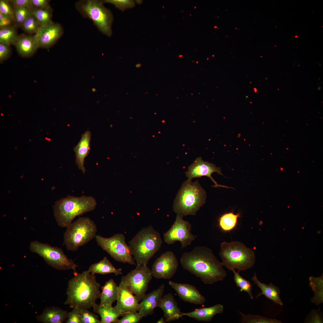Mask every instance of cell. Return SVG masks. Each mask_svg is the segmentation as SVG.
<instances>
[{
  "instance_id": "cell-1",
  "label": "cell",
  "mask_w": 323,
  "mask_h": 323,
  "mask_svg": "<svg viewBox=\"0 0 323 323\" xmlns=\"http://www.w3.org/2000/svg\"><path fill=\"white\" fill-rule=\"evenodd\" d=\"M185 270L200 278L205 284H212L223 281L227 273L211 249L205 246L195 247L184 252L180 260Z\"/></svg>"
},
{
  "instance_id": "cell-2",
  "label": "cell",
  "mask_w": 323,
  "mask_h": 323,
  "mask_svg": "<svg viewBox=\"0 0 323 323\" xmlns=\"http://www.w3.org/2000/svg\"><path fill=\"white\" fill-rule=\"evenodd\" d=\"M74 276L68 281L66 291L67 298L64 302L70 308L89 309L100 298V284L95 275L87 270L80 273L74 272Z\"/></svg>"
},
{
  "instance_id": "cell-3",
  "label": "cell",
  "mask_w": 323,
  "mask_h": 323,
  "mask_svg": "<svg viewBox=\"0 0 323 323\" xmlns=\"http://www.w3.org/2000/svg\"><path fill=\"white\" fill-rule=\"evenodd\" d=\"M95 199L91 196H68L56 201L53 207L54 215L58 226L66 228L77 216L94 210Z\"/></svg>"
},
{
  "instance_id": "cell-4",
  "label": "cell",
  "mask_w": 323,
  "mask_h": 323,
  "mask_svg": "<svg viewBox=\"0 0 323 323\" xmlns=\"http://www.w3.org/2000/svg\"><path fill=\"white\" fill-rule=\"evenodd\" d=\"M162 243L160 233L151 226L142 228L129 242L136 266H147Z\"/></svg>"
},
{
  "instance_id": "cell-5",
  "label": "cell",
  "mask_w": 323,
  "mask_h": 323,
  "mask_svg": "<svg viewBox=\"0 0 323 323\" xmlns=\"http://www.w3.org/2000/svg\"><path fill=\"white\" fill-rule=\"evenodd\" d=\"M206 194L198 181L184 182L174 200L173 211L183 216L195 215L205 202Z\"/></svg>"
},
{
  "instance_id": "cell-6",
  "label": "cell",
  "mask_w": 323,
  "mask_h": 323,
  "mask_svg": "<svg viewBox=\"0 0 323 323\" xmlns=\"http://www.w3.org/2000/svg\"><path fill=\"white\" fill-rule=\"evenodd\" d=\"M219 255L223 266L229 270L246 271L252 268L255 262L254 252L238 241L222 243Z\"/></svg>"
},
{
  "instance_id": "cell-7",
  "label": "cell",
  "mask_w": 323,
  "mask_h": 323,
  "mask_svg": "<svg viewBox=\"0 0 323 323\" xmlns=\"http://www.w3.org/2000/svg\"><path fill=\"white\" fill-rule=\"evenodd\" d=\"M63 234V243L68 251H75L96 236L97 227L88 217H80L66 228Z\"/></svg>"
},
{
  "instance_id": "cell-8",
  "label": "cell",
  "mask_w": 323,
  "mask_h": 323,
  "mask_svg": "<svg viewBox=\"0 0 323 323\" xmlns=\"http://www.w3.org/2000/svg\"><path fill=\"white\" fill-rule=\"evenodd\" d=\"M76 7L84 16L91 19L103 33L108 36L112 35V15L110 11L104 6L103 1H80L77 4Z\"/></svg>"
},
{
  "instance_id": "cell-9",
  "label": "cell",
  "mask_w": 323,
  "mask_h": 323,
  "mask_svg": "<svg viewBox=\"0 0 323 323\" xmlns=\"http://www.w3.org/2000/svg\"><path fill=\"white\" fill-rule=\"evenodd\" d=\"M29 249L42 257L48 265L56 269H72L75 272L78 266L67 257L62 249L57 247L34 240L30 243Z\"/></svg>"
},
{
  "instance_id": "cell-10",
  "label": "cell",
  "mask_w": 323,
  "mask_h": 323,
  "mask_svg": "<svg viewBox=\"0 0 323 323\" xmlns=\"http://www.w3.org/2000/svg\"><path fill=\"white\" fill-rule=\"evenodd\" d=\"M95 238L97 245L115 260L125 263L135 265L130 247L126 243L123 234H117L110 237L98 235Z\"/></svg>"
},
{
  "instance_id": "cell-11",
  "label": "cell",
  "mask_w": 323,
  "mask_h": 323,
  "mask_svg": "<svg viewBox=\"0 0 323 323\" xmlns=\"http://www.w3.org/2000/svg\"><path fill=\"white\" fill-rule=\"evenodd\" d=\"M153 275L147 266H136L126 275L122 277V282L140 302L146 294Z\"/></svg>"
},
{
  "instance_id": "cell-12",
  "label": "cell",
  "mask_w": 323,
  "mask_h": 323,
  "mask_svg": "<svg viewBox=\"0 0 323 323\" xmlns=\"http://www.w3.org/2000/svg\"><path fill=\"white\" fill-rule=\"evenodd\" d=\"M183 216L177 214L173 224L170 229L164 234V241L167 244L180 242L182 249L191 244L196 237L191 232V225L183 220Z\"/></svg>"
},
{
  "instance_id": "cell-13",
  "label": "cell",
  "mask_w": 323,
  "mask_h": 323,
  "mask_svg": "<svg viewBox=\"0 0 323 323\" xmlns=\"http://www.w3.org/2000/svg\"><path fill=\"white\" fill-rule=\"evenodd\" d=\"M178 266L176 256L173 252L167 251L155 260L151 270L152 274L157 279H170L175 274Z\"/></svg>"
},
{
  "instance_id": "cell-14",
  "label": "cell",
  "mask_w": 323,
  "mask_h": 323,
  "mask_svg": "<svg viewBox=\"0 0 323 323\" xmlns=\"http://www.w3.org/2000/svg\"><path fill=\"white\" fill-rule=\"evenodd\" d=\"M188 169V170L185 172V174L188 178V180H191L193 178L206 176L209 178L214 183L215 187L228 188L218 184L211 176L212 174L214 172L223 175L221 173V168L217 167L212 163L204 161L201 157L197 158L189 166Z\"/></svg>"
},
{
  "instance_id": "cell-15",
  "label": "cell",
  "mask_w": 323,
  "mask_h": 323,
  "mask_svg": "<svg viewBox=\"0 0 323 323\" xmlns=\"http://www.w3.org/2000/svg\"><path fill=\"white\" fill-rule=\"evenodd\" d=\"M169 284L176 291L180 298L185 301L195 304L202 305L206 301L205 298L193 285L176 283L171 281H169Z\"/></svg>"
},
{
  "instance_id": "cell-16",
  "label": "cell",
  "mask_w": 323,
  "mask_h": 323,
  "mask_svg": "<svg viewBox=\"0 0 323 323\" xmlns=\"http://www.w3.org/2000/svg\"><path fill=\"white\" fill-rule=\"evenodd\" d=\"M63 33L61 25L53 22L48 25L40 27L34 35L39 47L48 48L54 44Z\"/></svg>"
},
{
  "instance_id": "cell-17",
  "label": "cell",
  "mask_w": 323,
  "mask_h": 323,
  "mask_svg": "<svg viewBox=\"0 0 323 323\" xmlns=\"http://www.w3.org/2000/svg\"><path fill=\"white\" fill-rule=\"evenodd\" d=\"M115 306L121 312L138 311L140 308L136 297L127 287L121 281L118 285V297Z\"/></svg>"
},
{
  "instance_id": "cell-18",
  "label": "cell",
  "mask_w": 323,
  "mask_h": 323,
  "mask_svg": "<svg viewBox=\"0 0 323 323\" xmlns=\"http://www.w3.org/2000/svg\"><path fill=\"white\" fill-rule=\"evenodd\" d=\"M165 285L162 284L157 289L145 294L140 303L138 313L143 317H146L154 313L155 309L163 296Z\"/></svg>"
},
{
  "instance_id": "cell-19",
  "label": "cell",
  "mask_w": 323,
  "mask_h": 323,
  "mask_svg": "<svg viewBox=\"0 0 323 323\" xmlns=\"http://www.w3.org/2000/svg\"><path fill=\"white\" fill-rule=\"evenodd\" d=\"M164 313L166 322L176 320L183 316L173 295L170 293L166 294L161 299L158 305Z\"/></svg>"
},
{
  "instance_id": "cell-20",
  "label": "cell",
  "mask_w": 323,
  "mask_h": 323,
  "mask_svg": "<svg viewBox=\"0 0 323 323\" xmlns=\"http://www.w3.org/2000/svg\"><path fill=\"white\" fill-rule=\"evenodd\" d=\"M14 45L18 53L24 57L32 56L39 47L34 35L24 34L19 35Z\"/></svg>"
},
{
  "instance_id": "cell-21",
  "label": "cell",
  "mask_w": 323,
  "mask_h": 323,
  "mask_svg": "<svg viewBox=\"0 0 323 323\" xmlns=\"http://www.w3.org/2000/svg\"><path fill=\"white\" fill-rule=\"evenodd\" d=\"M91 135L89 131H86L81 136V139L74 148L75 153V162L79 169L84 173L86 169L84 166L85 158L90 151V142Z\"/></svg>"
},
{
  "instance_id": "cell-22",
  "label": "cell",
  "mask_w": 323,
  "mask_h": 323,
  "mask_svg": "<svg viewBox=\"0 0 323 323\" xmlns=\"http://www.w3.org/2000/svg\"><path fill=\"white\" fill-rule=\"evenodd\" d=\"M223 306L220 304L213 306L201 308L193 311L186 313H182V316H186L198 321L208 322L211 321L216 315L223 313Z\"/></svg>"
},
{
  "instance_id": "cell-23",
  "label": "cell",
  "mask_w": 323,
  "mask_h": 323,
  "mask_svg": "<svg viewBox=\"0 0 323 323\" xmlns=\"http://www.w3.org/2000/svg\"><path fill=\"white\" fill-rule=\"evenodd\" d=\"M68 313L58 307H47L37 316V320L44 323H62L67 319Z\"/></svg>"
},
{
  "instance_id": "cell-24",
  "label": "cell",
  "mask_w": 323,
  "mask_h": 323,
  "mask_svg": "<svg viewBox=\"0 0 323 323\" xmlns=\"http://www.w3.org/2000/svg\"><path fill=\"white\" fill-rule=\"evenodd\" d=\"M251 280L261 290V292L256 296V299L262 295L272 301L275 304L282 306L283 303L280 297V290L279 288L273 285L272 283L266 284L262 283L258 279L255 272Z\"/></svg>"
},
{
  "instance_id": "cell-25",
  "label": "cell",
  "mask_w": 323,
  "mask_h": 323,
  "mask_svg": "<svg viewBox=\"0 0 323 323\" xmlns=\"http://www.w3.org/2000/svg\"><path fill=\"white\" fill-rule=\"evenodd\" d=\"M94 312L99 314L101 317V323H113L124 313L115 307L108 305L95 304L92 307Z\"/></svg>"
},
{
  "instance_id": "cell-26",
  "label": "cell",
  "mask_w": 323,
  "mask_h": 323,
  "mask_svg": "<svg viewBox=\"0 0 323 323\" xmlns=\"http://www.w3.org/2000/svg\"><path fill=\"white\" fill-rule=\"evenodd\" d=\"M102 290L100 298L101 305H112L117 300L118 294V286L112 279L106 281L101 287Z\"/></svg>"
},
{
  "instance_id": "cell-27",
  "label": "cell",
  "mask_w": 323,
  "mask_h": 323,
  "mask_svg": "<svg viewBox=\"0 0 323 323\" xmlns=\"http://www.w3.org/2000/svg\"><path fill=\"white\" fill-rule=\"evenodd\" d=\"M88 270L94 275L95 274L105 275L113 273L117 276L123 274L122 269H116L106 257L99 262L91 265Z\"/></svg>"
},
{
  "instance_id": "cell-28",
  "label": "cell",
  "mask_w": 323,
  "mask_h": 323,
  "mask_svg": "<svg viewBox=\"0 0 323 323\" xmlns=\"http://www.w3.org/2000/svg\"><path fill=\"white\" fill-rule=\"evenodd\" d=\"M309 280L310 286L314 292L311 301L316 305H319L323 303V274L317 277L310 276Z\"/></svg>"
},
{
  "instance_id": "cell-29",
  "label": "cell",
  "mask_w": 323,
  "mask_h": 323,
  "mask_svg": "<svg viewBox=\"0 0 323 323\" xmlns=\"http://www.w3.org/2000/svg\"><path fill=\"white\" fill-rule=\"evenodd\" d=\"M240 214H235L233 212L225 213L222 215L219 220V224L220 228L223 231H230L236 226Z\"/></svg>"
},
{
  "instance_id": "cell-30",
  "label": "cell",
  "mask_w": 323,
  "mask_h": 323,
  "mask_svg": "<svg viewBox=\"0 0 323 323\" xmlns=\"http://www.w3.org/2000/svg\"><path fill=\"white\" fill-rule=\"evenodd\" d=\"M14 25L0 28V43L9 45L15 44L19 36Z\"/></svg>"
},
{
  "instance_id": "cell-31",
  "label": "cell",
  "mask_w": 323,
  "mask_h": 323,
  "mask_svg": "<svg viewBox=\"0 0 323 323\" xmlns=\"http://www.w3.org/2000/svg\"><path fill=\"white\" fill-rule=\"evenodd\" d=\"M31 10L32 15L41 27L48 25L53 22L51 19L53 10L51 7L46 9L34 8Z\"/></svg>"
},
{
  "instance_id": "cell-32",
  "label": "cell",
  "mask_w": 323,
  "mask_h": 323,
  "mask_svg": "<svg viewBox=\"0 0 323 323\" xmlns=\"http://www.w3.org/2000/svg\"><path fill=\"white\" fill-rule=\"evenodd\" d=\"M231 271L234 274V280L237 287L240 288V292H247L251 299L253 298L252 293V284L248 280L242 277L240 274V271L237 272L235 269Z\"/></svg>"
},
{
  "instance_id": "cell-33",
  "label": "cell",
  "mask_w": 323,
  "mask_h": 323,
  "mask_svg": "<svg viewBox=\"0 0 323 323\" xmlns=\"http://www.w3.org/2000/svg\"><path fill=\"white\" fill-rule=\"evenodd\" d=\"M242 316L240 320L242 323H281L282 322L276 319L268 318L260 316L249 314L246 315L239 311Z\"/></svg>"
},
{
  "instance_id": "cell-34",
  "label": "cell",
  "mask_w": 323,
  "mask_h": 323,
  "mask_svg": "<svg viewBox=\"0 0 323 323\" xmlns=\"http://www.w3.org/2000/svg\"><path fill=\"white\" fill-rule=\"evenodd\" d=\"M40 27L39 23L32 14L28 17L20 26L23 31L30 34L36 33Z\"/></svg>"
},
{
  "instance_id": "cell-35",
  "label": "cell",
  "mask_w": 323,
  "mask_h": 323,
  "mask_svg": "<svg viewBox=\"0 0 323 323\" xmlns=\"http://www.w3.org/2000/svg\"><path fill=\"white\" fill-rule=\"evenodd\" d=\"M13 9L14 19L17 26L20 27L22 23L32 14V9L26 8H13Z\"/></svg>"
},
{
  "instance_id": "cell-36",
  "label": "cell",
  "mask_w": 323,
  "mask_h": 323,
  "mask_svg": "<svg viewBox=\"0 0 323 323\" xmlns=\"http://www.w3.org/2000/svg\"><path fill=\"white\" fill-rule=\"evenodd\" d=\"M122 316L121 319H117L114 323H137L144 317L137 311L124 313Z\"/></svg>"
},
{
  "instance_id": "cell-37",
  "label": "cell",
  "mask_w": 323,
  "mask_h": 323,
  "mask_svg": "<svg viewBox=\"0 0 323 323\" xmlns=\"http://www.w3.org/2000/svg\"><path fill=\"white\" fill-rule=\"evenodd\" d=\"M79 310L83 323H101L98 316L88 309L79 308Z\"/></svg>"
},
{
  "instance_id": "cell-38",
  "label": "cell",
  "mask_w": 323,
  "mask_h": 323,
  "mask_svg": "<svg viewBox=\"0 0 323 323\" xmlns=\"http://www.w3.org/2000/svg\"><path fill=\"white\" fill-rule=\"evenodd\" d=\"M103 2L112 4L122 11L127 8L133 7L135 4V1L133 0H106Z\"/></svg>"
},
{
  "instance_id": "cell-39",
  "label": "cell",
  "mask_w": 323,
  "mask_h": 323,
  "mask_svg": "<svg viewBox=\"0 0 323 323\" xmlns=\"http://www.w3.org/2000/svg\"><path fill=\"white\" fill-rule=\"evenodd\" d=\"M0 13L15 20L13 8L9 0H0Z\"/></svg>"
},
{
  "instance_id": "cell-40",
  "label": "cell",
  "mask_w": 323,
  "mask_h": 323,
  "mask_svg": "<svg viewBox=\"0 0 323 323\" xmlns=\"http://www.w3.org/2000/svg\"><path fill=\"white\" fill-rule=\"evenodd\" d=\"M322 313L319 308L317 310L313 309L307 317L304 323H323Z\"/></svg>"
},
{
  "instance_id": "cell-41",
  "label": "cell",
  "mask_w": 323,
  "mask_h": 323,
  "mask_svg": "<svg viewBox=\"0 0 323 323\" xmlns=\"http://www.w3.org/2000/svg\"><path fill=\"white\" fill-rule=\"evenodd\" d=\"M66 323H83L79 310V308L75 307L70 312L68 313Z\"/></svg>"
},
{
  "instance_id": "cell-42",
  "label": "cell",
  "mask_w": 323,
  "mask_h": 323,
  "mask_svg": "<svg viewBox=\"0 0 323 323\" xmlns=\"http://www.w3.org/2000/svg\"><path fill=\"white\" fill-rule=\"evenodd\" d=\"M9 1L13 8H26L31 9L34 8L31 0H10Z\"/></svg>"
},
{
  "instance_id": "cell-43",
  "label": "cell",
  "mask_w": 323,
  "mask_h": 323,
  "mask_svg": "<svg viewBox=\"0 0 323 323\" xmlns=\"http://www.w3.org/2000/svg\"><path fill=\"white\" fill-rule=\"evenodd\" d=\"M11 53L10 45L0 43V62L1 63L7 59Z\"/></svg>"
},
{
  "instance_id": "cell-44",
  "label": "cell",
  "mask_w": 323,
  "mask_h": 323,
  "mask_svg": "<svg viewBox=\"0 0 323 323\" xmlns=\"http://www.w3.org/2000/svg\"><path fill=\"white\" fill-rule=\"evenodd\" d=\"M14 25H16L14 19L0 13V28Z\"/></svg>"
},
{
  "instance_id": "cell-45",
  "label": "cell",
  "mask_w": 323,
  "mask_h": 323,
  "mask_svg": "<svg viewBox=\"0 0 323 323\" xmlns=\"http://www.w3.org/2000/svg\"><path fill=\"white\" fill-rule=\"evenodd\" d=\"M34 8L46 9L51 7L49 1L47 0H31Z\"/></svg>"
},
{
  "instance_id": "cell-46",
  "label": "cell",
  "mask_w": 323,
  "mask_h": 323,
  "mask_svg": "<svg viewBox=\"0 0 323 323\" xmlns=\"http://www.w3.org/2000/svg\"><path fill=\"white\" fill-rule=\"evenodd\" d=\"M166 322L165 320L163 317H161L156 322L157 323H165Z\"/></svg>"
},
{
  "instance_id": "cell-47",
  "label": "cell",
  "mask_w": 323,
  "mask_h": 323,
  "mask_svg": "<svg viewBox=\"0 0 323 323\" xmlns=\"http://www.w3.org/2000/svg\"><path fill=\"white\" fill-rule=\"evenodd\" d=\"M281 170H283V168H281Z\"/></svg>"
},
{
  "instance_id": "cell-48",
  "label": "cell",
  "mask_w": 323,
  "mask_h": 323,
  "mask_svg": "<svg viewBox=\"0 0 323 323\" xmlns=\"http://www.w3.org/2000/svg\"><path fill=\"white\" fill-rule=\"evenodd\" d=\"M182 57V55H179V57Z\"/></svg>"
},
{
  "instance_id": "cell-49",
  "label": "cell",
  "mask_w": 323,
  "mask_h": 323,
  "mask_svg": "<svg viewBox=\"0 0 323 323\" xmlns=\"http://www.w3.org/2000/svg\"><path fill=\"white\" fill-rule=\"evenodd\" d=\"M198 63V62H196V63Z\"/></svg>"
}]
</instances>
